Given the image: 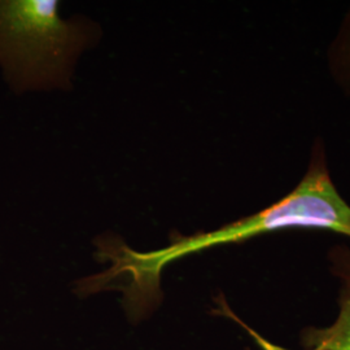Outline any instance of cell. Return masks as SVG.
I'll use <instances>...</instances> for the list:
<instances>
[{
    "instance_id": "cell-4",
    "label": "cell",
    "mask_w": 350,
    "mask_h": 350,
    "mask_svg": "<svg viewBox=\"0 0 350 350\" xmlns=\"http://www.w3.org/2000/svg\"><path fill=\"white\" fill-rule=\"evenodd\" d=\"M329 270L338 278L342 286L350 287V250L345 245H338L329 250Z\"/></svg>"
},
{
    "instance_id": "cell-3",
    "label": "cell",
    "mask_w": 350,
    "mask_h": 350,
    "mask_svg": "<svg viewBox=\"0 0 350 350\" xmlns=\"http://www.w3.org/2000/svg\"><path fill=\"white\" fill-rule=\"evenodd\" d=\"M328 69L334 81L350 96V7L328 49Z\"/></svg>"
},
{
    "instance_id": "cell-1",
    "label": "cell",
    "mask_w": 350,
    "mask_h": 350,
    "mask_svg": "<svg viewBox=\"0 0 350 350\" xmlns=\"http://www.w3.org/2000/svg\"><path fill=\"white\" fill-rule=\"evenodd\" d=\"M56 0H0V68L14 92L69 90L78 57L100 27L65 20Z\"/></svg>"
},
{
    "instance_id": "cell-2",
    "label": "cell",
    "mask_w": 350,
    "mask_h": 350,
    "mask_svg": "<svg viewBox=\"0 0 350 350\" xmlns=\"http://www.w3.org/2000/svg\"><path fill=\"white\" fill-rule=\"evenodd\" d=\"M234 321L250 332L262 350H286L261 338L248 325H244L238 317H235ZM301 345L306 350H350V287H341L336 321L325 328H305L301 332Z\"/></svg>"
}]
</instances>
